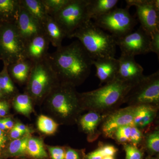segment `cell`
<instances>
[{
  "label": "cell",
  "mask_w": 159,
  "mask_h": 159,
  "mask_svg": "<svg viewBox=\"0 0 159 159\" xmlns=\"http://www.w3.org/2000/svg\"><path fill=\"white\" fill-rule=\"evenodd\" d=\"M48 58L60 83L76 87L91 74L93 59L79 41L57 48Z\"/></svg>",
  "instance_id": "obj_1"
},
{
  "label": "cell",
  "mask_w": 159,
  "mask_h": 159,
  "mask_svg": "<svg viewBox=\"0 0 159 159\" xmlns=\"http://www.w3.org/2000/svg\"><path fill=\"white\" fill-rule=\"evenodd\" d=\"M134 86L116 77L99 89L80 93L83 109L108 115L124 103Z\"/></svg>",
  "instance_id": "obj_2"
},
{
  "label": "cell",
  "mask_w": 159,
  "mask_h": 159,
  "mask_svg": "<svg viewBox=\"0 0 159 159\" xmlns=\"http://www.w3.org/2000/svg\"><path fill=\"white\" fill-rule=\"evenodd\" d=\"M76 38L93 60L115 57L116 38L104 32L93 22L88 20L73 33L69 38Z\"/></svg>",
  "instance_id": "obj_3"
},
{
  "label": "cell",
  "mask_w": 159,
  "mask_h": 159,
  "mask_svg": "<svg viewBox=\"0 0 159 159\" xmlns=\"http://www.w3.org/2000/svg\"><path fill=\"white\" fill-rule=\"evenodd\" d=\"M46 98L54 112L65 123L75 122L84 111L80 93L70 84L60 83Z\"/></svg>",
  "instance_id": "obj_4"
},
{
  "label": "cell",
  "mask_w": 159,
  "mask_h": 159,
  "mask_svg": "<svg viewBox=\"0 0 159 159\" xmlns=\"http://www.w3.org/2000/svg\"><path fill=\"white\" fill-rule=\"evenodd\" d=\"M27 93L31 99L41 100L46 98L52 90L60 84L48 56L33 63L27 81Z\"/></svg>",
  "instance_id": "obj_5"
},
{
  "label": "cell",
  "mask_w": 159,
  "mask_h": 159,
  "mask_svg": "<svg viewBox=\"0 0 159 159\" xmlns=\"http://www.w3.org/2000/svg\"><path fill=\"white\" fill-rule=\"evenodd\" d=\"M25 59V43L14 22H0V60L9 66Z\"/></svg>",
  "instance_id": "obj_6"
},
{
  "label": "cell",
  "mask_w": 159,
  "mask_h": 159,
  "mask_svg": "<svg viewBox=\"0 0 159 159\" xmlns=\"http://www.w3.org/2000/svg\"><path fill=\"white\" fill-rule=\"evenodd\" d=\"M127 106H159V72L145 77L134 86L125 97Z\"/></svg>",
  "instance_id": "obj_7"
},
{
  "label": "cell",
  "mask_w": 159,
  "mask_h": 159,
  "mask_svg": "<svg viewBox=\"0 0 159 159\" xmlns=\"http://www.w3.org/2000/svg\"><path fill=\"white\" fill-rule=\"evenodd\" d=\"M94 23L102 30L108 31L116 39L132 32L137 24L128 9L117 7L95 20Z\"/></svg>",
  "instance_id": "obj_8"
},
{
  "label": "cell",
  "mask_w": 159,
  "mask_h": 159,
  "mask_svg": "<svg viewBox=\"0 0 159 159\" xmlns=\"http://www.w3.org/2000/svg\"><path fill=\"white\" fill-rule=\"evenodd\" d=\"M88 0H70L65 7L52 17L68 38L77 29L89 20L87 15Z\"/></svg>",
  "instance_id": "obj_9"
},
{
  "label": "cell",
  "mask_w": 159,
  "mask_h": 159,
  "mask_svg": "<svg viewBox=\"0 0 159 159\" xmlns=\"http://www.w3.org/2000/svg\"><path fill=\"white\" fill-rule=\"evenodd\" d=\"M150 36L140 26L136 31L116 39V43L121 54L135 57L150 52Z\"/></svg>",
  "instance_id": "obj_10"
},
{
  "label": "cell",
  "mask_w": 159,
  "mask_h": 159,
  "mask_svg": "<svg viewBox=\"0 0 159 159\" xmlns=\"http://www.w3.org/2000/svg\"><path fill=\"white\" fill-rule=\"evenodd\" d=\"M126 8L135 7L141 27L151 36L159 31V11L154 7L152 0H126Z\"/></svg>",
  "instance_id": "obj_11"
},
{
  "label": "cell",
  "mask_w": 159,
  "mask_h": 159,
  "mask_svg": "<svg viewBox=\"0 0 159 159\" xmlns=\"http://www.w3.org/2000/svg\"><path fill=\"white\" fill-rule=\"evenodd\" d=\"M135 107L127 106L109 114L102 122L101 133L106 138L113 139L114 134L118 129L126 125H134Z\"/></svg>",
  "instance_id": "obj_12"
},
{
  "label": "cell",
  "mask_w": 159,
  "mask_h": 159,
  "mask_svg": "<svg viewBox=\"0 0 159 159\" xmlns=\"http://www.w3.org/2000/svg\"><path fill=\"white\" fill-rule=\"evenodd\" d=\"M14 24L25 43L35 36L44 33L43 24L29 14L21 5Z\"/></svg>",
  "instance_id": "obj_13"
},
{
  "label": "cell",
  "mask_w": 159,
  "mask_h": 159,
  "mask_svg": "<svg viewBox=\"0 0 159 159\" xmlns=\"http://www.w3.org/2000/svg\"><path fill=\"white\" fill-rule=\"evenodd\" d=\"M118 60L119 70L117 77L119 79L134 85L145 77L144 69L134 56L121 54Z\"/></svg>",
  "instance_id": "obj_14"
},
{
  "label": "cell",
  "mask_w": 159,
  "mask_h": 159,
  "mask_svg": "<svg viewBox=\"0 0 159 159\" xmlns=\"http://www.w3.org/2000/svg\"><path fill=\"white\" fill-rule=\"evenodd\" d=\"M50 43L44 34L31 39L25 43V56L26 59L34 63L48 56Z\"/></svg>",
  "instance_id": "obj_15"
},
{
  "label": "cell",
  "mask_w": 159,
  "mask_h": 159,
  "mask_svg": "<svg viewBox=\"0 0 159 159\" xmlns=\"http://www.w3.org/2000/svg\"><path fill=\"white\" fill-rule=\"evenodd\" d=\"M93 65L96 68V77L100 81V85L113 80L118 74L119 62L115 57H107L93 60Z\"/></svg>",
  "instance_id": "obj_16"
},
{
  "label": "cell",
  "mask_w": 159,
  "mask_h": 159,
  "mask_svg": "<svg viewBox=\"0 0 159 159\" xmlns=\"http://www.w3.org/2000/svg\"><path fill=\"white\" fill-rule=\"evenodd\" d=\"M107 115L89 111L80 118L79 124L82 130L87 134L89 142L96 141L101 134L98 127Z\"/></svg>",
  "instance_id": "obj_17"
},
{
  "label": "cell",
  "mask_w": 159,
  "mask_h": 159,
  "mask_svg": "<svg viewBox=\"0 0 159 159\" xmlns=\"http://www.w3.org/2000/svg\"><path fill=\"white\" fill-rule=\"evenodd\" d=\"M159 107L151 105L136 107L134 118V125L139 129L150 126L157 114Z\"/></svg>",
  "instance_id": "obj_18"
},
{
  "label": "cell",
  "mask_w": 159,
  "mask_h": 159,
  "mask_svg": "<svg viewBox=\"0 0 159 159\" xmlns=\"http://www.w3.org/2000/svg\"><path fill=\"white\" fill-rule=\"evenodd\" d=\"M118 0H88L87 5L88 19L90 20L101 17L116 7Z\"/></svg>",
  "instance_id": "obj_19"
},
{
  "label": "cell",
  "mask_w": 159,
  "mask_h": 159,
  "mask_svg": "<svg viewBox=\"0 0 159 159\" xmlns=\"http://www.w3.org/2000/svg\"><path fill=\"white\" fill-rule=\"evenodd\" d=\"M43 26L44 34L50 43L57 48L62 46L63 40L66 37V35L54 18L49 16Z\"/></svg>",
  "instance_id": "obj_20"
},
{
  "label": "cell",
  "mask_w": 159,
  "mask_h": 159,
  "mask_svg": "<svg viewBox=\"0 0 159 159\" xmlns=\"http://www.w3.org/2000/svg\"><path fill=\"white\" fill-rule=\"evenodd\" d=\"M33 63L27 59L21 60L8 66V70L11 78L19 83L27 82Z\"/></svg>",
  "instance_id": "obj_21"
},
{
  "label": "cell",
  "mask_w": 159,
  "mask_h": 159,
  "mask_svg": "<svg viewBox=\"0 0 159 159\" xmlns=\"http://www.w3.org/2000/svg\"><path fill=\"white\" fill-rule=\"evenodd\" d=\"M20 6V0H0V22H14Z\"/></svg>",
  "instance_id": "obj_22"
},
{
  "label": "cell",
  "mask_w": 159,
  "mask_h": 159,
  "mask_svg": "<svg viewBox=\"0 0 159 159\" xmlns=\"http://www.w3.org/2000/svg\"><path fill=\"white\" fill-rule=\"evenodd\" d=\"M20 5L35 19L43 24L49 16L42 0H20Z\"/></svg>",
  "instance_id": "obj_23"
},
{
  "label": "cell",
  "mask_w": 159,
  "mask_h": 159,
  "mask_svg": "<svg viewBox=\"0 0 159 159\" xmlns=\"http://www.w3.org/2000/svg\"><path fill=\"white\" fill-rule=\"evenodd\" d=\"M26 153L34 159H45L48 157L42 141L35 138H29L27 143Z\"/></svg>",
  "instance_id": "obj_24"
},
{
  "label": "cell",
  "mask_w": 159,
  "mask_h": 159,
  "mask_svg": "<svg viewBox=\"0 0 159 159\" xmlns=\"http://www.w3.org/2000/svg\"><path fill=\"white\" fill-rule=\"evenodd\" d=\"M31 99L27 93L18 94L13 99L14 108L18 112L29 116L32 111Z\"/></svg>",
  "instance_id": "obj_25"
},
{
  "label": "cell",
  "mask_w": 159,
  "mask_h": 159,
  "mask_svg": "<svg viewBox=\"0 0 159 159\" xmlns=\"http://www.w3.org/2000/svg\"><path fill=\"white\" fill-rule=\"evenodd\" d=\"M30 138L29 134L11 141L8 147V155L11 157H19L26 153L27 143Z\"/></svg>",
  "instance_id": "obj_26"
},
{
  "label": "cell",
  "mask_w": 159,
  "mask_h": 159,
  "mask_svg": "<svg viewBox=\"0 0 159 159\" xmlns=\"http://www.w3.org/2000/svg\"><path fill=\"white\" fill-rule=\"evenodd\" d=\"M8 66L4 64L2 70L0 72V87L3 94L10 95L16 92L15 87L9 75Z\"/></svg>",
  "instance_id": "obj_27"
},
{
  "label": "cell",
  "mask_w": 159,
  "mask_h": 159,
  "mask_svg": "<svg viewBox=\"0 0 159 159\" xmlns=\"http://www.w3.org/2000/svg\"><path fill=\"white\" fill-rule=\"evenodd\" d=\"M37 124L38 128L41 132L48 135L55 133L59 125L53 119L44 115L39 117Z\"/></svg>",
  "instance_id": "obj_28"
},
{
  "label": "cell",
  "mask_w": 159,
  "mask_h": 159,
  "mask_svg": "<svg viewBox=\"0 0 159 159\" xmlns=\"http://www.w3.org/2000/svg\"><path fill=\"white\" fill-rule=\"evenodd\" d=\"M145 145L146 149L151 154L159 152V130L157 128L151 132L145 138Z\"/></svg>",
  "instance_id": "obj_29"
},
{
  "label": "cell",
  "mask_w": 159,
  "mask_h": 159,
  "mask_svg": "<svg viewBox=\"0 0 159 159\" xmlns=\"http://www.w3.org/2000/svg\"><path fill=\"white\" fill-rule=\"evenodd\" d=\"M70 0H42L48 14L53 16L70 2Z\"/></svg>",
  "instance_id": "obj_30"
},
{
  "label": "cell",
  "mask_w": 159,
  "mask_h": 159,
  "mask_svg": "<svg viewBox=\"0 0 159 159\" xmlns=\"http://www.w3.org/2000/svg\"><path fill=\"white\" fill-rule=\"evenodd\" d=\"M131 126L126 125L118 129L114 134L113 139L119 144H122L123 145L129 144Z\"/></svg>",
  "instance_id": "obj_31"
},
{
  "label": "cell",
  "mask_w": 159,
  "mask_h": 159,
  "mask_svg": "<svg viewBox=\"0 0 159 159\" xmlns=\"http://www.w3.org/2000/svg\"><path fill=\"white\" fill-rule=\"evenodd\" d=\"M125 153V159H143L144 153L137 146L130 144L123 145Z\"/></svg>",
  "instance_id": "obj_32"
},
{
  "label": "cell",
  "mask_w": 159,
  "mask_h": 159,
  "mask_svg": "<svg viewBox=\"0 0 159 159\" xmlns=\"http://www.w3.org/2000/svg\"><path fill=\"white\" fill-rule=\"evenodd\" d=\"M143 135L142 131L134 125L131 126L129 143L135 146L138 147L142 142Z\"/></svg>",
  "instance_id": "obj_33"
},
{
  "label": "cell",
  "mask_w": 159,
  "mask_h": 159,
  "mask_svg": "<svg viewBox=\"0 0 159 159\" xmlns=\"http://www.w3.org/2000/svg\"><path fill=\"white\" fill-rule=\"evenodd\" d=\"M48 148L51 159H65V148L59 146H51Z\"/></svg>",
  "instance_id": "obj_34"
},
{
  "label": "cell",
  "mask_w": 159,
  "mask_h": 159,
  "mask_svg": "<svg viewBox=\"0 0 159 159\" xmlns=\"http://www.w3.org/2000/svg\"><path fill=\"white\" fill-rule=\"evenodd\" d=\"M149 48L151 52L155 53L159 56V31H156L151 36Z\"/></svg>",
  "instance_id": "obj_35"
},
{
  "label": "cell",
  "mask_w": 159,
  "mask_h": 159,
  "mask_svg": "<svg viewBox=\"0 0 159 159\" xmlns=\"http://www.w3.org/2000/svg\"><path fill=\"white\" fill-rule=\"evenodd\" d=\"M85 156L83 151L69 148L66 150L65 159H84Z\"/></svg>",
  "instance_id": "obj_36"
},
{
  "label": "cell",
  "mask_w": 159,
  "mask_h": 159,
  "mask_svg": "<svg viewBox=\"0 0 159 159\" xmlns=\"http://www.w3.org/2000/svg\"><path fill=\"white\" fill-rule=\"evenodd\" d=\"M99 147L100 148L103 157L105 156H115L118 149L112 145H103L102 143L99 144Z\"/></svg>",
  "instance_id": "obj_37"
},
{
  "label": "cell",
  "mask_w": 159,
  "mask_h": 159,
  "mask_svg": "<svg viewBox=\"0 0 159 159\" xmlns=\"http://www.w3.org/2000/svg\"><path fill=\"white\" fill-rule=\"evenodd\" d=\"M103 157L100 148L99 147L96 150L86 155L84 159H102Z\"/></svg>",
  "instance_id": "obj_38"
},
{
  "label": "cell",
  "mask_w": 159,
  "mask_h": 159,
  "mask_svg": "<svg viewBox=\"0 0 159 159\" xmlns=\"http://www.w3.org/2000/svg\"><path fill=\"white\" fill-rule=\"evenodd\" d=\"M25 134L18 130L17 129L15 128L14 127L11 129V131H10V137H11V139H20Z\"/></svg>",
  "instance_id": "obj_39"
},
{
  "label": "cell",
  "mask_w": 159,
  "mask_h": 159,
  "mask_svg": "<svg viewBox=\"0 0 159 159\" xmlns=\"http://www.w3.org/2000/svg\"><path fill=\"white\" fill-rule=\"evenodd\" d=\"M9 104L6 101L1 102L0 105V117H4L6 116L9 110Z\"/></svg>",
  "instance_id": "obj_40"
},
{
  "label": "cell",
  "mask_w": 159,
  "mask_h": 159,
  "mask_svg": "<svg viewBox=\"0 0 159 159\" xmlns=\"http://www.w3.org/2000/svg\"><path fill=\"white\" fill-rule=\"evenodd\" d=\"M15 128L17 129L25 134H29L30 133V129L25 125L20 123H17L14 125Z\"/></svg>",
  "instance_id": "obj_41"
},
{
  "label": "cell",
  "mask_w": 159,
  "mask_h": 159,
  "mask_svg": "<svg viewBox=\"0 0 159 159\" xmlns=\"http://www.w3.org/2000/svg\"><path fill=\"white\" fill-rule=\"evenodd\" d=\"M7 137L3 131L0 129V151L6 147Z\"/></svg>",
  "instance_id": "obj_42"
},
{
  "label": "cell",
  "mask_w": 159,
  "mask_h": 159,
  "mask_svg": "<svg viewBox=\"0 0 159 159\" xmlns=\"http://www.w3.org/2000/svg\"><path fill=\"white\" fill-rule=\"evenodd\" d=\"M3 119H4V122L6 129H11L13 128L14 126V124H13V121L11 120V119L9 118H6Z\"/></svg>",
  "instance_id": "obj_43"
},
{
  "label": "cell",
  "mask_w": 159,
  "mask_h": 159,
  "mask_svg": "<svg viewBox=\"0 0 159 159\" xmlns=\"http://www.w3.org/2000/svg\"><path fill=\"white\" fill-rule=\"evenodd\" d=\"M152 4L154 8L157 11H159V0H152Z\"/></svg>",
  "instance_id": "obj_44"
},
{
  "label": "cell",
  "mask_w": 159,
  "mask_h": 159,
  "mask_svg": "<svg viewBox=\"0 0 159 159\" xmlns=\"http://www.w3.org/2000/svg\"><path fill=\"white\" fill-rule=\"evenodd\" d=\"M0 129L2 131L6 130V129L5 123H4V119H0Z\"/></svg>",
  "instance_id": "obj_45"
},
{
  "label": "cell",
  "mask_w": 159,
  "mask_h": 159,
  "mask_svg": "<svg viewBox=\"0 0 159 159\" xmlns=\"http://www.w3.org/2000/svg\"><path fill=\"white\" fill-rule=\"evenodd\" d=\"M102 159H115L114 157L113 156H105L102 157Z\"/></svg>",
  "instance_id": "obj_46"
},
{
  "label": "cell",
  "mask_w": 159,
  "mask_h": 159,
  "mask_svg": "<svg viewBox=\"0 0 159 159\" xmlns=\"http://www.w3.org/2000/svg\"><path fill=\"white\" fill-rule=\"evenodd\" d=\"M3 95H4V94H3L2 91L0 87V97H2Z\"/></svg>",
  "instance_id": "obj_47"
},
{
  "label": "cell",
  "mask_w": 159,
  "mask_h": 159,
  "mask_svg": "<svg viewBox=\"0 0 159 159\" xmlns=\"http://www.w3.org/2000/svg\"><path fill=\"white\" fill-rule=\"evenodd\" d=\"M148 159H159L158 158L151 157Z\"/></svg>",
  "instance_id": "obj_48"
},
{
  "label": "cell",
  "mask_w": 159,
  "mask_h": 159,
  "mask_svg": "<svg viewBox=\"0 0 159 159\" xmlns=\"http://www.w3.org/2000/svg\"><path fill=\"white\" fill-rule=\"evenodd\" d=\"M0 105H1V101H0Z\"/></svg>",
  "instance_id": "obj_49"
}]
</instances>
